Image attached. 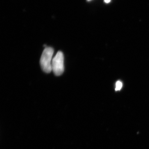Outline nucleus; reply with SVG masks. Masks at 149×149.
I'll return each mask as SVG.
<instances>
[{
  "label": "nucleus",
  "instance_id": "1",
  "mask_svg": "<svg viewBox=\"0 0 149 149\" xmlns=\"http://www.w3.org/2000/svg\"><path fill=\"white\" fill-rule=\"evenodd\" d=\"M54 50L51 47H47L43 51L40 63L43 71L47 73L52 71V61Z\"/></svg>",
  "mask_w": 149,
  "mask_h": 149
},
{
  "label": "nucleus",
  "instance_id": "2",
  "mask_svg": "<svg viewBox=\"0 0 149 149\" xmlns=\"http://www.w3.org/2000/svg\"><path fill=\"white\" fill-rule=\"evenodd\" d=\"M64 70V56L61 51H59L53 58L52 61V71L56 76H60Z\"/></svg>",
  "mask_w": 149,
  "mask_h": 149
},
{
  "label": "nucleus",
  "instance_id": "3",
  "mask_svg": "<svg viewBox=\"0 0 149 149\" xmlns=\"http://www.w3.org/2000/svg\"><path fill=\"white\" fill-rule=\"evenodd\" d=\"M122 87V83L120 81H118L116 84L115 90L116 91H118L120 90Z\"/></svg>",
  "mask_w": 149,
  "mask_h": 149
},
{
  "label": "nucleus",
  "instance_id": "4",
  "mask_svg": "<svg viewBox=\"0 0 149 149\" xmlns=\"http://www.w3.org/2000/svg\"><path fill=\"white\" fill-rule=\"evenodd\" d=\"M111 1V0H104V2L107 3H109Z\"/></svg>",
  "mask_w": 149,
  "mask_h": 149
},
{
  "label": "nucleus",
  "instance_id": "5",
  "mask_svg": "<svg viewBox=\"0 0 149 149\" xmlns=\"http://www.w3.org/2000/svg\"><path fill=\"white\" fill-rule=\"evenodd\" d=\"M88 1H91V0H88Z\"/></svg>",
  "mask_w": 149,
  "mask_h": 149
}]
</instances>
